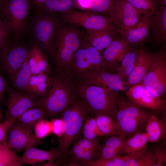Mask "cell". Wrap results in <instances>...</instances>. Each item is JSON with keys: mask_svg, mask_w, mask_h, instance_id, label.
<instances>
[{"mask_svg": "<svg viewBox=\"0 0 166 166\" xmlns=\"http://www.w3.org/2000/svg\"><path fill=\"white\" fill-rule=\"evenodd\" d=\"M83 137L94 140L103 136L97 126L95 117L89 116L85 118L81 129Z\"/></svg>", "mask_w": 166, "mask_h": 166, "instance_id": "d590c367", "label": "cell"}, {"mask_svg": "<svg viewBox=\"0 0 166 166\" xmlns=\"http://www.w3.org/2000/svg\"><path fill=\"white\" fill-rule=\"evenodd\" d=\"M97 126L103 136H122L113 117L105 114L95 116Z\"/></svg>", "mask_w": 166, "mask_h": 166, "instance_id": "f546056e", "label": "cell"}, {"mask_svg": "<svg viewBox=\"0 0 166 166\" xmlns=\"http://www.w3.org/2000/svg\"><path fill=\"white\" fill-rule=\"evenodd\" d=\"M100 149L93 150L82 148L75 143L69 150L67 155L76 160L81 166L98 159Z\"/></svg>", "mask_w": 166, "mask_h": 166, "instance_id": "f1b7e54d", "label": "cell"}, {"mask_svg": "<svg viewBox=\"0 0 166 166\" xmlns=\"http://www.w3.org/2000/svg\"><path fill=\"white\" fill-rule=\"evenodd\" d=\"M29 18L26 37L30 44H36L46 54L52 55L53 37L59 22L55 14L37 12Z\"/></svg>", "mask_w": 166, "mask_h": 166, "instance_id": "7a4b0ae2", "label": "cell"}, {"mask_svg": "<svg viewBox=\"0 0 166 166\" xmlns=\"http://www.w3.org/2000/svg\"><path fill=\"white\" fill-rule=\"evenodd\" d=\"M51 77L45 73L32 75L29 80L26 93L32 96L43 98L46 95L49 87Z\"/></svg>", "mask_w": 166, "mask_h": 166, "instance_id": "cb8c5ba5", "label": "cell"}, {"mask_svg": "<svg viewBox=\"0 0 166 166\" xmlns=\"http://www.w3.org/2000/svg\"><path fill=\"white\" fill-rule=\"evenodd\" d=\"M82 43L81 35L77 29L59 23L54 34L52 54L57 66L69 68L75 53Z\"/></svg>", "mask_w": 166, "mask_h": 166, "instance_id": "5b68a950", "label": "cell"}, {"mask_svg": "<svg viewBox=\"0 0 166 166\" xmlns=\"http://www.w3.org/2000/svg\"><path fill=\"white\" fill-rule=\"evenodd\" d=\"M152 151L156 160V166L164 165L166 162V152L164 145L158 146Z\"/></svg>", "mask_w": 166, "mask_h": 166, "instance_id": "b9f144b4", "label": "cell"}, {"mask_svg": "<svg viewBox=\"0 0 166 166\" xmlns=\"http://www.w3.org/2000/svg\"><path fill=\"white\" fill-rule=\"evenodd\" d=\"M148 141L152 143H156L160 140L166 131L165 124L156 115L152 114L145 126Z\"/></svg>", "mask_w": 166, "mask_h": 166, "instance_id": "d4e9b609", "label": "cell"}, {"mask_svg": "<svg viewBox=\"0 0 166 166\" xmlns=\"http://www.w3.org/2000/svg\"><path fill=\"white\" fill-rule=\"evenodd\" d=\"M60 17L65 22L86 29H116L111 18L90 11L71 10L62 13Z\"/></svg>", "mask_w": 166, "mask_h": 166, "instance_id": "8fae6325", "label": "cell"}, {"mask_svg": "<svg viewBox=\"0 0 166 166\" xmlns=\"http://www.w3.org/2000/svg\"><path fill=\"white\" fill-rule=\"evenodd\" d=\"M75 143L82 148L93 150L100 149L101 146L98 138L91 140L83 137Z\"/></svg>", "mask_w": 166, "mask_h": 166, "instance_id": "60d3db41", "label": "cell"}, {"mask_svg": "<svg viewBox=\"0 0 166 166\" xmlns=\"http://www.w3.org/2000/svg\"><path fill=\"white\" fill-rule=\"evenodd\" d=\"M28 62L32 75L41 73H51L52 70L44 53L35 44L32 45L28 54Z\"/></svg>", "mask_w": 166, "mask_h": 166, "instance_id": "7402d4cb", "label": "cell"}, {"mask_svg": "<svg viewBox=\"0 0 166 166\" xmlns=\"http://www.w3.org/2000/svg\"><path fill=\"white\" fill-rule=\"evenodd\" d=\"M51 121L43 119L39 121L34 127L35 134L39 138H43L52 132Z\"/></svg>", "mask_w": 166, "mask_h": 166, "instance_id": "f35d334b", "label": "cell"}, {"mask_svg": "<svg viewBox=\"0 0 166 166\" xmlns=\"http://www.w3.org/2000/svg\"><path fill=\"white\" fill-rule=\"evenodd\" d=\"M70 68L83 78L99 70H108L100 52L91 45L84 47L82 45L76 51Z\"/></svg>", "mask_w": 166, "mask_h": 166, "instance_id": "9c48e42d", "label": "cell"}, {"mask_svg": "<svg viewBox=\"0 0 166 166\" xmlns=\"http://www.w3.org/2000/svg\"><path fill=\"white\" fill-rule=\"evenodd\" d=\"M21 157L7 145L6 140L0 143V166H21Z\"/></svg>", "mask_w": 166, "mask_h": 166, "instance_id": "836d02e7", "label": "cell"}, {"mask_svg": "<svg viewBox=\"0 0 166 166\" xmlns=\"http://www.w3.org/2000/svg\"><path fill=\"white\" fill-rule=\"evenodd\" d=\"M32 45L25 36L20 39L13 38L0 49V67L11 81L28 55Z\"/></svg>", "mask_w": 166, "mask_h": 166, "instance_id": "ba28073f", "label": "cell"}, {"mask_svg": "<svg viewBox=\"0 0 166 166\" xmlns=\"http://www.w3.org/2000/svg\"><path fill=\"white\" fill-rule=\"evenodd\" d=\"M50 121L52 126V132L58 136H61L64 131V123L62 119H53Z\"/></svg>", "mask_w": 166, "mask_h": 166, "instance_id": "ee69618b", "label": "cell"}, {"mask_svg": "<svg viewBox=\"0 0 166 166\" xmlns=\"http://www.w3.org/2000/svg\"><path fill=\"white\" fill-rule=\"evenodd\" d=\"M96 0H74L75 6L83 10H88Z\"/></svg>", "mask_w": 166, "mask_h": 166, "instance_id": "c3c4849f", "label": "cell"}, {"mask_svg": "<svg viewBox=\"0 0 166 166\" xmlns=\"http://www.w3.org/2000/svg\"><path fill=\"white\" fill-rule=\"evenodd\" d=\"M159 7L166 6V0H157Z\"/></svg>", "mask_w": 166, "mask_h": 166, "instance_id": "816d5d0a", "label": "cell"}, {"mask_svg": "<svg viewBox=\"0 0 166 166\" xmlns=\"http://www.w3.org/2000/svg\"><path fill=\"white\" fill-rule=\"evenodd\" d=\"M127 97L140 107L155 110L163 107L160 97L155 96L142 83L131 86L126 92Z\"/></svg>", "mask_w": 166, "mask_h": 166, "instance_id": "9a60e30c", "label": "cell"}, {"mask_svg": "<svg viewBox=\"0 0 166 166\" xmlns=\"http://www.w3.org/2000/svg\"><path fill=\"white\" fill-rule=\"evenodd\" d=\"M133 153L124 156L117 155L114 157L105 159H98L83 164L85 166H124L125 162L130 158Z\"/></svg>", "mask_w": 166, "mask_h": 166, "instance_id": "8d00e7d4", "label": "cell"}, {"mask_svg": "<svg viewBox=\"0 0 166 166\" xmlns=\"http://www.w3.org/2000/svg\"><path fill=\"white\" fill-rule=\"evenodd\" d=\"M151 114L127 97L119 96L117 109L113 117L122 136L129 138L145 127Z\"/></svg>", "mask_w": 166, "mask_h": 166, "instance_id": "277c9868", "label": "cell"}, {"mask_svg": "<svg viewBox=\"0 0 166 166\" xmlns=\"http://www.w3.org/2000/svg\"><path fill=\"white\" fill-rule=\"evenodd\" d=\"M84 79L85 84L106 87L116 92L126 90L125 84L117 74L106 69L97 71Z\"/></svg>", "mask_w": 166, "mask_h": 166, "instance_id": "ac0fdd59", "label": "cell"}, {"mask_svg": "<svg viewBox=\"0 0 166 166\" xmlns=\"http://www.w3.org/2000/svg\"><path fill=\"white\" fill-rule=\"evenodd\" d=\"M9 87L8 81L0 70V105L4 101L5 94L7 93Z\"/></svg>", "mask_w": 166, "mask_h": 166, "instance_id": "bcb514c9", "label": "cell"}, {"mask_svg": "<svg viewBox=\"0 0 166 166\" xmlns=\"http://www.w3.org/2000/svg\"><path fill=\"white\" fill-rule=\"evenodd\" d=\"M15 121L6 119L0 123V143L6 140L8 131Z\"/></svg>", "mask_w": 166, "mask_h": 166, "instance_id": "f6af8a7d", "label": "cell"}, {"mask_svg": "<svg viewBox=\"0 0 166 166\" xmlns=\"http://www.w3.org/2000/svg\"><path fill=\"white\" fill-rule=\"evenodd\" d=\"M116 0H96L87 10L94 13L110 14Z\"/></svg>", "mask_w": 166, "mask_h": 166, "instance_id": "74e56055", "label": "cell"}, {"mask_svg": "<svg viewBox=\"0 0 166 166\" xmlns=\"http://www.w3.org/2000/svg\"><path fill=\"white\" fill-rule=\"evenodd\" d=\"M61 152L57 148H51L45 150L35 148L34 146L27 148L24 150L21 156L22 165L25 164H35L40 162L48 161L47 166H54V162L61 155Z\"/></svg>", "mask_w": 166, "mask_h": 166, "instance_id": "d6986e66", "label": "cell"}, {"mask_svg": "<svg viewBox=\"0 0 166 166\" xmlns=\"http://www.w3.org/2000/svg\"><path fill=\"white\" fill-rule=\"evenodd\" d=\"M86 30V40L90 45L100 52L103 49L107 47L117 38V33H118L115 29Z\"/></svg>", "mask_w": 166, "mask_h": 166, "instance_id": "44dd1931", "label": "cell"}, {"mask_svg": "<svg viewBox=\"0 0 166 166\" xmlns=\"http://www.w3.org/2000/svg\"><path fill=\"white\" fill-rule=\"evenodd\" d=\"M47 118L45 111L40 107H34L26 110L16 119L33 131L37 124L41 120Z\"/></svg>", "mask_w": 166, "mask_h": 166, "instance_id": "4316f807", "label": "cell"}, {"mask_svg": "<svg viewBox=\"0 0 166 166\" xmlns=\"http://www.w3.org/2000/svg\"><path fill=\"white\" fill-rule=\"evenodd\" d=\"M31 75L29 64L28 55L20 69L11 81L12 87L16 90L26 93L28 83Z\"/></svg>", "mask_w": 166, "mask_h": 166, "instance_id": "4dcf8cb0", "label": "cell"}, {"mask_svg": "<svg viewBox=\"0 0 166 166\" xmlns=\"http://www.w3.org/2000/svg\"><path fill=\"white\" fill-rule=\"evenodd\" d=\"M33 0H3L0 16L7 31L15 39L25 37Z\"/></svg>", "mask_w": 166, "mask_h": 166, "instance_id": "3957f363", "label": "cell"}, {"mask_svg": "<svg viewBox=\"0 0 166 166\" xmlns=\"http://www.w3.org/2000/svg\"><path fill=\"white\" fill-rule=\"evenodd\" d=\"M7 144L15 153L26 148L45 144L30 130L17 120L9 129L6 140Z\"/></svg>", "mask_w": 166, "mask_h": 166, "instance_id": "7c38bea8", "label": "cell"}, {"mask_svg": "<svg viewBox=\"0 0 166 166\" xmlns=\"http://www.w3.org/2000/svg\"><path fill=\"white\" fill-rule=\"evenodd\" d=\"M120 152L117 150L106 146H101L98 159H105L112 158L118 155Z\"/></svg>", "mask_w": 166, "mask_h": 166, "instance_id": "7bdbcfd3", "label": "cell"}, {"mask_svg": "<svg viewBox=\"0 0 166 166\" xmlns=\"http://www.w3.org/2000/svg\"><path fill=\"white\" fill-rule=\"evenodd\" d=\"M166 59L164 51L156 52L154 61L141 82L153 95L159 97L166 91Z\"/></svg>", "mask_w": 166, "mask_h": 166, "instance_id": "30bf717a", "label": "cell"}, {"mask_svg": "<svg viewBox=\"0 0 166 166\" xmlns=\"http://www.w3.org/2000/svg\"><path fill=\"white\" fill-rule=\"evenodd\" d=\"M126 139L121 152L127 154L132 153L146 148L148 137L146 132H140Z\"/></svg>", "mask_w": 166, "mask_h": 166, "instance_id": "d6a6232c", "label": "cell"}, {"mask_svg": "<svg viewBox=\"0 0 166 166\" xmlns=\"http://www.w3.org/2000/svg\"><path fill=\"white\" fill-rule=\"evenodd\" d=\"M68 85L61 77H51L46 95L38 98L36 105V107H41L45 111L47 118H53L60 115L77 99Z\"/></svg>", "mask_w": 166, "mask_h": 166, "instance_id": "8992f818", "label": "cell"}, {"mask_svg": "<svg viewBox=\"0 0 166 166\" xmlns=\"http://www.w3.org/2000/svg\"><path fill=\"white\" fill-rule=\"evenodd\" d=\"M156 160L152 150L146 148L133 153L125 162L124 166H156Z\"/></svg>", "mask_w": 166, "mask_h": 166, "instance_id": "1f68e13d", "label": "cell"}, {"mask_svg": "<svg viewBox=\"0 0 166 166\" xmlns=\"http://www.w3.org/2000/svg\"><path fill=\"white\" fill-rule=\"evenodd\" d=\"M126 139L121 136H111L104 141L103 145L121 152Z\"/></svg>", "mask_w": 166, "mask_h": 166, "instance_id": "ab89813d", "label": "cell"}, {"mask_svg": "<svg viewBox=\"0 0 166 166\" xmlns=\"http://www.w3.org/2000/svg\"><path fill=\"white\" fill-rule=\"evenodd\" d=\"M4 30L6 31L2 19L0 16V31Z\"/></svg>", "mask_w": 166, "mask_h": 166, "instance_id": "f907efd6", "label": "cell"}, {"mask_svg": "<svg viewBox=\"0 0 166 166\" xmlns=\"http://www.w3.org/2000/svg\"><path fill=\"white\" fill-rule=\"evenodd\" d=\"M79 89L91 115L95 117L101 114L114 117L117 109L119 96L116 91L106 87L86 84Z\"/></svg>", "mask_w": 166, "mask_h": 166, "instance_id": "52a82bcc", "label": "cell"}, {"mask_svg": "<svg viewBox=\"0 0 166 166\" xmlns=\"http://www.w3.org/2000/svg\"><path fill=\"white\" fill-rule=\"evenodd\" d=\"M13 38L7 31H0V49L7 45Z\"/></svg>", "mask_w": 166, "mask_h": 166, "instance_id": "7dc6e473", "label": "cell"}, {"mask_svg": "<svg viewBox=\"0 0 166 166\" xmlns=\"http://www.w3.org/2000/svg\"><path fill=\"white\" fill-rule=\"evenodd\" d=\"M153 53L143 48L138 51L133 70L128 77L126 85L131 86L141 83L151 67L155 59Z\"/></svg>", "mask_w": 166, "mask_h": 166, "instance_id": "2e32d148", "label": "cell"}, {"mask_svg": "<svg viewBox=\"0 0 166 166\" xmlns=\"http://www.w3.org/2000/svg\"><path fill=\"white\" fill-rule=\"evenodd\" d=\"M3 0H0V4L3 1Z\"/></svg>", "mask_w": 166, "mask_h": 166, "instance_id": "f5cc1de1", "label": "cell"}, {"mask_svg": "<svg viewBox=\"0 0 166 166\" xmlns=\"http://www.w3.org/2000/svg\"><path fill=\"white\" fill-rule=\"evenodd\" d=\"M7 93L8 98L6 101L7 110L5 120H16L27 109L36 107L38 98L26 93L18 91L10 86Z\"/></svg>", "mask_w": 166, "mask_h": 166, "instance_id": "5bb4252c", "label": "cell"}, {"mask_svg": "<svg viewBox=\"0 0 166 166\" xmlns=\"http://www.w3.org/2000/svg\"><path fill=\"white\" fill-rule=\"evenodd\" d=\"M47 0H33L35 5L36 6L35 8L40 7Z\"/></svg>", "mask_w": 166, "mask_h": 166, "instance_id": "681fc988", "label": "cell"}, {"mask_svg": "<svg viewBox=\"0 0 166 166\" xmlns=\"http://www.w3.org/2000/svg\"><path fill=\"white\" fill-rule=\"evenodd\" d=\"M74 6V0H47L40 7L35 9L42 14H52L67 12L72 10Z\"/></svg>", "mask_w": 166, "mask_h": 166, "instance_id": "484cf974", "label": "cell"}, {"mask_svg": "<svg viewBox=\"0 0 166 166\" xmlns=\"http://www.w3.org/2000/svg\"><path fill=\"white\" fill-rule=\"evenodd\" d=\"M130 45L124 38H117L106 48L101 56L108 70L117 71L118 62L121 61Z\"/></svg>", "mask_w": 166, "mask_h": 166, "instance_id": "e0dca14e", "label": "cell"}, {"mask_svg": "<svg viewBox=\"0 0 166 166\" xmlns=\"http://www.w3.org/2000/svg\"><path fill=\"white\" fill-rule=\"evenodd\" d=\"M160 7L151 18L150 37L154 43L163 44L166 41V6Z\"/></svg>", "mask_w": 166, "mask_h": 166, "instance_id": "603a6c76", "label": "cell"}, {"mask_svg": "<svg viewBox=\"0 0 166 166\" xmlns=\"http://www.w3.org/2000/svg\"><path fill=\"white\" fill-rule=\"evenodd\" d=\"M90 115L87 105L81 98L77 99L60 114L64 123V131L57 147L61 154L57 160L58 162L61 163L66 157L70 147L81 130L85 118Z\"/></svg>", "mask_w": 166, "mask_h": 166, "instance_id": "6da1fadb", "label": "cell"}, {"mask_svg": "<svg viewBox=\"0 0 166 166\" xmlns=\"http://www.w3.org/2000/svg\"><path fill=\"white\" fill-rule=\"evenodd\" d=\"M141 15L151 16L158 11L157 0H126Z\"/></svg>", "mask_w": 166, "mask_h": 166, "instance_id": "e575fe53", "label": "cell"}, {"mask_svg": "<svg viewBox=\"0 0 166 166\" xmlns=\"http://www.w3.org/2000/svg\"><path fill=\"white\" fill-rule=\"evenodd\" d=\"M151 16L141 15L140 21L128 30L119 34L130 44H140L150 37Z\"/></svg>", "mask_w": 166, "mask_h": 166, "instance_id": "ffe728a7", "label": "cell"}, {"mask_svg": "<svg viewBox=\"0 0 166 166\" xmlns=\"http://www.w3.org/2000/svg\"><path fill=\"white\" fill-rule=\"evenodd\" d=\"M138 50L130 46L121 61V65L117 70V74L126 85L127 78L132 71Z\"/></svg>", "mask_w": 166, "mask_h": 166, "instance_id": "83f0119b", "label": "cell"}, {"mask_svg": "<svg viewBox=\"0 0 166 166\" xmlns=\"http://www.w3.org/2000/svg\"><path fill=\"white\" fill-rule=\"evenodd\" d=\"M109 15L113 26L118 33L133 27L141 16L126 0H116Z\"/></svg>", "mask_w": 166, "mask_h": 166, "instance_id": "4fadbf2b", "label": "cell"}]
</instances>
